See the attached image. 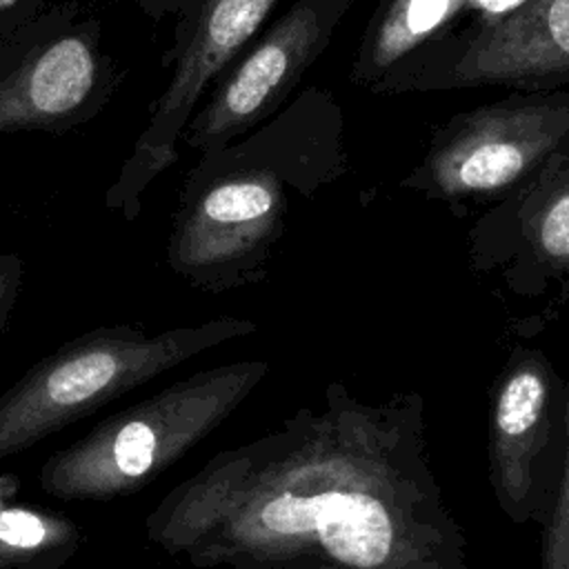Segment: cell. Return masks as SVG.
<instances>
[{
    "mask_svg": "<svg viewBox=\"0 0 569 569\" xmlns=\"http://www.w3.org/2000/svg\"><path fill=\"white\" fill-rule=\"evenodd\" d=\"M527 2L529 0H467L445 40L465 36V33H471V31H478V29H485V27H491V24L505 20L507 16L516 13L518 9H522Z\"/></svg>",
    "mask_w": 569,
    "mask_h": 569,
    "instance_id": "9a60e30c",
    "label": "cell"
},
{
    "mask_svg": "<svg viewBox=\"0 0 569 569\" xmlns=\"http://www.w3.org/2000/svg\"><path fill=\"white\" fill-rule=\"evenodd\" d=\"M18 489H20V478L11 471H4L0 473V505L4 500H11L18 496Z\"/></svg>",
    "mask_w": 569,
    "mask_h": 569,
    "instance_id": "d6986e66",
    "label": "cell"
},
{
    "mask_svg": "<svg viewBox=\"0 0 569 569\" xmlns=\"http://www.w3.org/2000/svg\"><path fill=\"white\" fill-rule=\"evenodd\" d=\"M569 133V91L531 93L456 116L438 131L405 189L445 202L500 200Z\"/></svg>",
    "mask_w": 569,
    "mask_h": 569,
    "instance_id": "8992f818",
    "label": "cell"
},
{
    "mask_svg": "<svg viewBox=\"0 0 569 569\" xmlns=\"http://www.w3.org/2000/svg\"><path fill=\"white\" fill-rule=\"evenodd\" d=\"M565 409V445L551 511L540 527V569H569V376Z\"/></svg>",
    "mask_w": 569,
    "mask_h": 569,
    "instance_id": "5bb4252c",
    "label": "cell"
},
{
    "mask_svg": "<svg viewBox=\"0 0 569 569\" xmlns=\"http://www.w3.org/2000/svg\"><path fill=\"white\" fill-rule=\"evenodd\" d=\"M133 2H136V4H138V7H140V9H142V11H144V13H147V11H149V7H151V2H153V0H133Z\"/></svg>",
    "mask_w": 569,
    "mask_h": 569,
    "instance_id": "ffe728a7",
    "label": "cell"
},
{
    "mask_svg": "<svg viewBox=\"0 0 569 569\" xmlns=\"http://www.w3.org/2000/svg\"><path fill=\"white\" fill-rule=\"evenodd\" d=\"M256 331L253 320L224 316L156 333L138 325H102L67 340L0 396V460L27 451L184 360Z\"/></svg>",
    "mask_w": 569,
    "mask_h": 569,
    "instance_id": "277c9868",
    "label": "cell"
},
{
    "mask_svg": "<svg viewBox=\"0 0 569 569\" xmlns=\"http://www.w3.org/2000/svg\"><path fill=\"white\" fill-rule=\"evenodd\" d=\"M51 0H0V38L36 18Z\"/></svg>",
    "mask_w": 569,
    "mask_h": 569,
    "instance_id": "e0dca14e",
    "label": "cell"
},
{
    "mask_svg": "<svg viewBox=\"0 0 569 569\" xmlns=\"http://www.w3.org/2000/svg\"><path fill=\"white\" fill-rule=\"evenodd\" d=\"M80 529L62 513L20 505H0V569L62 567L80 547Z\"/></svg>",
    "mask_w": 569,
    "mask_h": 569,
    "instance_id": "4fadbf2b",
    "label": "cell"
},
{
    "mask_svg": "<svg viewBox=\"0 0 569 569\" xmlns=\"http://www.w3.org/2000/svg\"><path fill=\"white\" fill-rule=\"evenodd\" d=\"M269 369L267 360L200 369L107 416L44 460L40 489L58 500L96 502L140 491L220 427Z\"/></svg>",
    "mask_w": 569,
    "mask_h": 569,
    "instance_id": "3957f363",
    "label": "cell"
},
{
    "mask_svg": "<svg viewBox=\"0 0 569 569\" xmlns=\"http://www.w3.org/2000/svg\"><path fill=\"white\" fill-rule=\"evenodd\" d=\"M567 382L542 349L513 345L491 387L489 482L505 518L542 527L560 478Z\"/></svg>",
    "mask_w": 569,
    "mask_h": 569,
    "instance_id": "ba28073f",
    "label": "cell"
},
{
    "mask_svg": "<svg viewBox=\"0 0 569 569\" xmlns=\"http://www.w3.org/2000/svg\"><path fill=\"white\" fill-rule=\"evenodd\" d=\"M469 264L522 300H569V133L513 191L478 218Z\"/></svg>",
    "mask_w": 569,
    "mask_h": 569,
    "instance_id": "9c48e42d",
    "label": "cell"
},
{
    "mask_svg": "<svg viewBox=\"0 0 569 569\" xmlns=\"http://www.w3.org/2000/svg\"><path fill=\"white\" fill-rule=\"evenodd\" d=\"M353 0H296L267 33L213 82L180 142L196 151L229 144L264 122L329 44Z\"/></svg>",
    "mask_w": 569,
    "mask_h": 569,
    "instance_id": "30bf717a",
    "label": "cell"
},
{
    "mask_svg": "<svg viewBox=\"0 0 569 569\" xmlns=\"http://www.w3.org/2000/svg\"><path fill=\"white\" fill-rule=\"evenodd\" d=\"M302 96L244 140L202 151L178 193L167 242L171 271L202 293L264 280L284 236L291 198L309 200L342 171L338 122L309 124L318 102ZM322 100V96H320Z\"/></svg>",
    "mask_w": 569,
    "mask_h": 569,
    "instance_id": "7a4b0ae2",
    "label": "cell"
},
{
    "mask_svg": "<svg viewBox=\"0 0 569 569\" xmlns=\"http://www.w3.org/2000/svg\"><path fill=\"white\" fill-rule=\"evenodd\" d=\"M467 0H382L351 69V80L371 91H396L402 78L440 44Z\"/></svg>",
    "mask_w": 569,
    "mask_h": 569,
    "instance_id": "7c38bea8",
    "label": "cell"
},
{
    "mask_svg": "<svg viewBox=\"0 0 569 569\" xmlns=\"http://www.w3.org/2000/svg\"><path fill=\"white\" fill-rule=\"evenodd\" d=\"M7 569H62V567H7Z\"/></svg>",
    "mask_w": 569,
    "mask_h": 569,
    "instance_id": "44dd1931",
    "label": "cell"
},
{
    "mask_svg": "<svg viewBox=\"0 0 569 569\" xmlns=\"http://www.w3.org/2000/svg\"><path fill=\"white\" fill-rule=\"evenodd\" d=\"M120 78L102 49L100 18L73 0H51L0 38V136L82 127L109 104Z\"/></svg>",
    "mask_w": 569,
    "mask_h": 569,
    "instance_id": "5b68a950",
    "label": "cell"
},
{
    "mask_svg": "<svg viewBox=\"0 0 569 569\" xmlns=\"http://www.w3.org/2000/svg\"><path fill=\"white\" fill-rule=\"evenodd\" d=\"M425 436L418 391L367 402L329 382L176 485L147 538L202 569H471Z\"/></svg>",
    "mask_w": 569,
    "mask_h": 569,
    "instance_id": "6da1fadb",
    "label": "cell"
},
{
    "mask_svg": "<svg viewBox=\"0 0 569 569\" xmlns=\"http://www.w3.org/2000/svg\"><path fill=\"white\" fill-rule=\"evenodd\" d=\"M569 80V0H529L505 20L440 42L396 87H542Z\"/></svg>",
    "mask_w": 569,
    "mask_h": 569,
    "instance_id": "8fae6325",
    "label": "cell"
},
{
    "mask_svg": "<svg viewBox=\"0 0 569 569\" xmlns=\"http://www.w3.org/2000/svg\"><path fill=\"white\" fill-rule=\"evenodd\" d=\"M24 278V262L18 253H0V336L18 302Z\"/></svg>",
    "mask_w": 569,
    "mask_h": 569,
    "instance_id": "2e32d148",
    "label": "cell"
},
{
    "mask_svg": "<svg viewBox=\"0 0 569 569\" xmlns=\"http://www.w3.org/2000/svg\"><path fill=\"white\" fill-rule=\"evenodd\" d=\"M278 0H198L180 13L173 47L162 58L171 67L164 91L133 142L104 204L133 222L149 184L178 160V142L200 98L242 53Z\"/></svg>",
    "mask_w": 569,
    "mask_h": 569,
    "instance_id": "52a82bcc",
    "label": "cell"
},
{
    "mask_svg": "<svg viewBox=\"0 0 569 569\" xmlns=\"http://www.w3.org/2000/svg\"><path fill=\"white\" fill-rule=\"evenodd\" d=\"M198 0H153L149 11H147V16L153 18V20H160V18H164L169 13H178L180 16L182 11H187Z\"/></svg>",
    "mask_w": 569,
    "mask_h": 569,
    "instance_id": "ac0fdd59",
    "label": "cell"
}]
</instances>
